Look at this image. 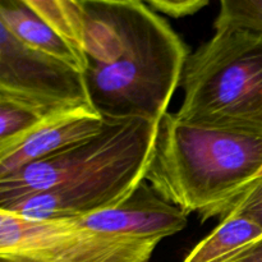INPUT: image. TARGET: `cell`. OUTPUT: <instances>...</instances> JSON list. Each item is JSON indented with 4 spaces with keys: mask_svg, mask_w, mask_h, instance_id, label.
Here are the masks:
<instances>
[{
    "mask_svg": "<svg viewBox=\"0 0 262 262\" xmlns=\"http://www.w3.org/2000/svg\"><path fill=\"white\" fill-rule=\"evenodd\" d=\"M262 177V129L194 124L166 113L145 182L201 222L232 211Z\"/></svg>",
    "mask_w": 262,
    "mask_h": 262,
    "instance_id": "obj_1",
    "label": "cell"
},
{
    "mask_svg": "<svg viewBox=\"0 0 262 262\" xmlns=\"http://www.w3.org/2000/svg\"><path fill=\"white\" fill-rule=\"evenodd\" d=\"M112 9L122 45L112 63L87 66L92 107L104 118L160 122L182 82L188 46L146 2L112 0Z\"/></svg>",
    "mask_w": 262,
    "mask_h": 262,
    "instance_id": "obj_2",
    "label": "cell"
},
{
    "mask_svg": "<svg viewBox=\"0 0 262 262\" xmlns=\"http://www.w3.org/2000/svg\"><path fill=\"white\" fill-rule=\"evenodd\" d=\"M177 118L194 124L262 129V33L217 26L189 54Z\"/></svg>",
    "mask_w": 262,
    "mask_h": 262,
    "instance_id": "obj_3",
    "label": "cell"
},
{
    "mask_svg": "<svg viewBox=\"0 0 262 262\" xmlns=\"http://www.w3.org/2000/svg\"><path fill=\"white\" fill-rule=\"evenodd\" d=\"M159 122L105 118L102 129L0 179V207L30 194L67 186L142 148L154 146Z\"/></svg>",
    "mask_w": 262,
    "mask_h": 262,
    "instance_id": "obj_4",
    "label": "cell"
},
{
    "mask_svg": "<svg viewBox=\"0 0 262 262\" xmlns=\"http://www.w3.org/2000/svg\"><path fill=\"white\" fill-rule=\"evenodd\" d=\"M159 243L0 211V262H150Z\"/></svg>",
    "mask_w": 262,
    "mask_h": 262,
    "instance_id": "obj_5",
    "label": "cell"
},
{
    "mask_svg": "<svg viewBox=\"0 0 262 262\" xmlns=\"http://www.w3.org/2000/svg\"><path fill=\"white\" fill-rule=\"evenodd\" d=\"M154 148H142L67 186L15 200L0 211L30 220L68 222L119 206L145 182Z\"/></svg>",
    "mask_w": 262,
    "mask_h": 262,
    "instance_id": "obj_6",
    "label": "cell"
},
{
    "mask_svg": "<svg viewBox=\"0 0 262 262\" xmlns=\"http://www.w3.org/2000/svg\"><path fill=\"white\" fill-rule=\"evenodd\" d=\"M0 91L49 109L92 107L83 74L28 48L13 35L2 18Z\"/></svg>",
    "mask_w": 262,
    "mask_h": 262,
    "instance_id": "obj_7",
    "label": "cell"
},
{
    "mask_svg": "<svg viewBox=\"0 0 262 262\" xmlns=\"http://www.w3.org/2000/svg\"><path fill=\"white\" fill-rule=\"evenodd\" d=\"M187 216L143 182L119 206L69 222L99 234L161 242L182 232L187 225Z\"/></svg>",
    "mask_w": 262,
    "mask_h": 262,
    "instance_id": "obj_8",
    "label": "cell"
},
{
    "mask_svg": "<svg viewBox=\"0 0 262 262\" xmlns=\"http://www.w3.org/2000/svg\"><path fill=\"white\" fill-rule=\"evenodd\" d=\"M105 118L83 106L53 115L35 129L0 143V179L66 146L96 135Z\"/></svg>",
    "mask_w": 262,
    "mask_h": 262,
    "instance_id": "obj_9",
    "label": "cell"
},
{
    "mask_svg": "<svg viewBox=\"0 0 262 262\" xmlns=\"http://www.w3.org/2000/svg\"><path fill=\"white\" fill-rule=\"evenodd\" d=\"M0 18L28 48L84 74L86 56L60 37L26 0H0Z\"/></svg>",
    "mask_w": 262,
    "mask_h": 262,
    "instance_id": "obj_10",
    "label": "cell"
},
{
    "mask_svg": "<svg viewBox=\"0 0 262 262\" xmlns=\"http://www.w3.org/2000/svg\"><path fill=\"white\" fill-rule=\"evenodd\" d=\"M262 237V228L247 217L229 215L187 255L183 262H225Z\"/></svg>",
    "mask_w": 262,
    "mask_h": 262,
    "instance_id": "obj_11",
    "label": "cell"
},
{
    "mask_svg": "<svg viewBox=\"0 0 262 262\" xmlns=\"http://www.w3.org/2000/svg\"><path fill=\"white\" fill-rule=\"evenodd\" d=\"M61 112L67 110L49 109L15 95L0 91V143L35 129L49 118Z\"/></svg>",
    "mask_w": 262,
    "mask_h": 262,
    "instance_id": "obj_12",
    "label": "cell"
},
{
    "mask_svg": "<svg viewBox=\"0 0 262 262\" xmlns=\"http://www.w3.org/2000/svg\"><path fill=\"white\" fill-rule=\"evenodd\" d=\"M26 2L60 37L68 41L71 45L83 54L82 2L77 0H26Z\"/></svg>",
    "mask_w": 262,
    "mask_h": 262,
    "instance_id": "obj_13",
    "label": "cell"
},
{
    "mask_svg": "<svg viewBox=\"0 0 262 262\" xmlns=\"http://www.w3.org/2000/svg\"><path fill=\"white\" fill-rule=\"evenodd\" d=\"M234 26L262 33V0H222L215 26Z\"/></svg>",
    "mask_w": 262,
    "mask_h": 262,
    "instance_id": "obj_14",
    "label": "cell"
},
{
    "mask_svg": "<svg viewBox=\"0 0 262 262\" xmlns=\"http://www.w3.org/2000/svg\"><path fill=\"white\" fill-rule=\"evenodd\" d=\"M229 215L247 217L262 228V177L241 197Z\"/></svg>",
    "mask_w": 262,
    "mask_h": 262,
    "instance_id": "obj_15",
    "label": "cell"
},
{
    "mask_svg": "<svg viewBox=\"0 0 262 262\" xmlns=\"http://www.w3.org/2000/svg\"><path fill=\"white\" fill-rule=\"evenodd\" d=\"M146 3L156 13L177 19L196 14L210 4L209 0H148Z\"/></svg>",
    "mask_w": 262,
    "mask_h": 262,
    "instance_id": "obj_16",
    "label": "cell"
},
{
    "mask_svg": "<svg viewBox=\"0 0 262 262\" xmlns=\"http://www.w3.org/2000/svg\"><path fill=\"white\" fill-rule=\"evenodd\" d=\"M225 262H262V237L241 250Z\"/></svg>",
    "mask_w": 262,
    "mask_h": 262,
    "instance_id": "obj_17",
    "label": "cell"
}]
</instances>
